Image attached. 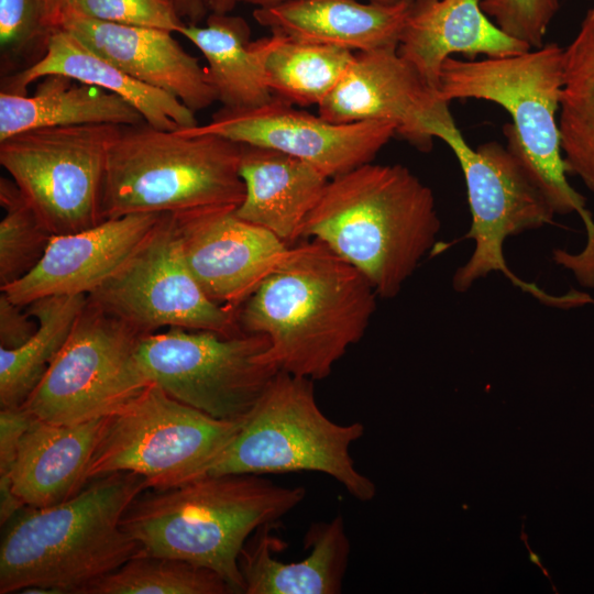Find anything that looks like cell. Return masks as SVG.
I'll list each match as a JSON object with an SVG mask.
<instances>
[{
	"mask_svg": "<svg viewBox=\"0 0 594 594\" xmlns=\"http://www.w3.org/2000/svg\"><path fill=\"white\" fill-rule=\"evenodd\" d=\"M62 29L133 78L163 90L197 112L217 101L198 58L166 30L117 24L65 13Z\"/></svg>",
	"mask_w": 594,
	"mask_h": 594,
	"instance_id": "18",
	"label": "cell"
},
{
	"mask_svg": "<svg viewBox=\"0 0 594 594\" xmlns=\"http://www.w3.org/2000/svg\"><path fill=\"white\" fill-rule=\"evenodd\" d=\"M121 125L34 129L0 141V164L53 235L101 221L107 153Z\"/></svg>",
	"mask_w": 594,
	"mask_h": 594,
	"instance_id": "10",
	"label": "cell"
},
{
	"mask_svg": "<svg viewBox=\"0 0 594 594\" xmlns=\"http://www.w3.org/2000/svg\"><path fill=\"white\" fill-rule=\"evenodd\" d=\"M21 306L0 294V348L14 349L25 343L36 331V320Z\"/></svg>",
	"mask_w": 594,
	"mask_h": 594,
	"instance_id": "36",
	"label": "cell"
},
{
	"mask_svg": "<svg viewBox=\"0 0 594 594\" xmlns=\"http://www.w3.org/2000/svg\"><path fill=\"white\" fill-rule=\"evenodd\" d=\"M143 337L87 297L67 341L22 407L61 425L113 414L150 383L139 363Z\"/></svg>",
	"mask_w": 594,
	"mask_h": 594,
	"instance_id": "12",
	"label": "cell"
},
{
	"mask_svg": "<svg viewBox=\"0 0 594 594\" xmlns=\"http://www.w3.org/2000/svg\"><path fill=\"white\" fill-rule=\"evenodd\" d=\"M263 334L226 337L168 328L142 338L139 363L151 383L216 419L244 421L277 373L260 361Z\"/></svg>",
	"mask_w": 594,
	"mask_h": 594,
	"instance_id": "11",
	"label": "cell"
},
{
	"mask_svg": "<svg viewBox=\"0 0 594 594\" xmlns=\"http://www.w3.org/2000/svg\"><path fill=\"white\" fill-rule=\"evenodd\" d=\"M0 288L28 275L42 260L53 234L23 199L12 179H0Z\"/></svg>",
	"mask_w": 594,
	"mask_h": 594,
	"instance_id": "32",
	"label": "cell"
},
{
	"mask_svg": "<svg viewBox=\"0 0 594 594\" xmlns=\"http://www.w3.org/2000/svg\"><path fill=\"white\" fill-rule=\"evenodd\" d=\"M234 206L173 215L186 263L206 295L238 311L290 249Z\"/></svg>",
	"mask_w": 594,
	"mask_h": 594,
	"instance_id": "16",
	"label": "cell"
},
{
	"mask_svg": "<svg viewBox=\"0 0 594 594\" xmlns=\"http://www.w3.org/2000/svg\"><path fill=\"white\" fill-rule=\"evenodd\" d=\"M482 0H414L397 52L438 90L443 62L454 53L474 59L506 57L531 50L492 23Z\"/></svg>",
	"mask_w": 594,
	"mask_h": 594,
	"instance_id": "19",
	"label": "cell"
},
{
	"mask_svg": "<svg viewBox=\"0 0 594 594\" xmlns=\"http://www.w3.org/2000/svg\"><path fill=\"white\" fill-rule=\"evenodd\" d=\"M559 0H482L483 12L507 35L530 48L543 45L547 29L559 10Z\"/></svg>",
	"mask_w": 594,
	"mask_h": 594,
	"instance_id": "34",
	"label": "cell"
},
{
	"mask_svg": "<svg viewBox=\"0 0 594 594\" xmlns=\"http://www.w3.org/2000/svg\"><path fill=\"white\" fill-rule=\"evenodd\" d=\"M186 24H198L210 13L209 0H167Z\"/></svg>",
	"mask_w": 594,
	"mask_h": 594,
	"instance_id": "37",
	"label": "cell"
},
{
	"mask_svg": "<svg viewBox=\"0 0 594 594\" xmlns=\"http://www.w3.org/2000/svg\"><path fill=\"white\" fill-rule=\"evenodd\" d=\"M59 29L62 15L54 0H0L1 77L40 62Z\"/></svg>",
	"mask_w": 594,
	"mask_h": 594,
	"instance_id": "31",
	"label": "cell"
},
{
	"mask_svg": "<svg viewBox=\"0 0 594 594\" xmlns=\"http://www.w3.org/2000/svg\"><path fill=\"white\" fill-rule=\"evenodd\" d=\"M563 85V48L543 44L520 54L481 61L448 57L438 92L442 100L483 99L503 107L556 215L576 212L590 243L594 221L585 199L568 182L558 117Z\"/></svg>",
	"mask_w": 594,
	"mask_h": 594,
	"instance_id": "7",
	"label": "cell"
},
{
	"mask_svg": "<svg viewBox=\"0 0 594 594\" xmlns=\"http://www.w3.org/2000/svg\"><path fill=\"white\" fill-rule=\"evenodd\" d=\"M88 300L143 336L162 328L241 333L238 311L211 300L190 272L173 215Z\"/></svg>",
	"mask_w": 594,
	"mask_h": 594,
	"instance_id": "13",
	"label": "cell"
},
{
	"mask_svg": "<svg viewBox=\"0 0 594 594\" xmlns=\"http://www.w3.org/2000/svg\"><path fill=\"white\" fill-rule=\"evenodd\" d=\"M86 594H234L216 572L190 562L138 553Z\"/></svg>",
	"mask_w": 594,
	"mask_h": 594,
	"instance_id": "30",
	"label": "cell"
},
{
	"mask_svg": "<svg viewBox=\"0 0 594 594\" xmlns=\"http://www.w3.org/2000/svg\"><path fill=\"white\" fill-rule=\"evenodd\" d=\"M265 59L271 94L300 107H317L343 78L355 53L345 48L299 42L272 33Z\"/></svg>",
	"mask_w": 594,
	"mask_h": 594,
	"instance_id": "29",
	"label": "cell"
},
{
	"mask_svg": "<svg viewBox=\"0 0 594 594\" xmlns=\"http://www.w3.org/2000/svg\"><path fill=\"white\" fill-rule=\"evenodd\" d=\"M179 130L276 150L314 165L332 178L373 162L396 134L397 127L377 120L334 123L273 96L255 108L222 107L210 122Z\"/></svg>",
	"mask_w": 594,
	"mask_h": 594,
	"instance_id": "14",
	"label": "cell"
},
{
	"mask_svg": "<svg viewBox=\"0 0 594 594\" xmlns=\"http://www.w3.org/2000/svg\"><path fill=\"white\" fill-rule=\"evenodd\" d=\"M205 56L206 79L217 101L227 109H249L267 102L271 94L265 78V59L274 35L251 41L245 19L210 12L206 25L185 24L178 32Z\"/></svg>",
	"mask_w": 594,
	"mask_h": 594,
	"instance_id": "25",
	"label": "cell"
},
{
	"mask_svg": "<svg viewBox=\"0 0 594 594\" xmlns=\"http://www.w3.org/2000/svg\"><path fill=\"white\" fill-rule=\"evenodd\" d=\"M244 421L216 419L148 383L106 422L87 479L131 472L147 490H167L209 473Z\"/></svg>",
	"mask_w": 594,
	"mask_h": 594,
	"instance_id": "9",
	"label": "cell"
},
{
	"mask_svg": "<svg viewBox=\"0 0 594 594\" xmlns=\"http://www.w3.org/2000/svg\"><path fill=\"white\" fill-rule=\"evenodd\" d=\"M65 13L177 33L186 24L167 0H69Z\"/></svg>",
	"mask_w": 594,
	"mask_h": 594,
	"instance_id": "33",
	"label": "cell"
},
{
	"mask_svg": "<svg viewBox=\"0 0 594 594\" xmlns=\"http://www.w3.org/2000/svg\"><path fill=\"white\" fill-rule=\"evenodd\" d=\"M306 496L264 475L207 474L167 490H145L130 504L122 528L139 553L169 557L209 569L234 594H244L240 552L256 529L277 521Z\"/></svg>",
	"mask_w": 594,
	"mask_h": 594,
	"instance_id": "4",
	"label": "cell"
},
{
	"mask_svg": "<svg viewBox=\"0 0 594 594\" xmlns=\"http://www.w3.org/2000/svg\"><path fill=\"white\" fill-rule=\"evenodd\" d=\"M145 490L142 476L114 472L92 479L61 504L21 508L1 526L0 594L30 587L86 594L140 552L121 521Z\"/></svg>",
	"mask_w": 594,
	"mask_h": 594,
	"instance_id": "2",
	"label": "cell"
},
{
	"mask_svg": "<svg viewBox=\"0 0 594 594\" xmlns=\"http://www.w3.org/2000/svg\"><path fill=\"white\" fill-rule=\"evenodd\" d=\"M164 215L131 213L53 235L38 264L0 290L21 307L50 296H88L140 249Z\"/></svg>",
	"mask_w": 594,
	"mask_h": 594,
	"instance_id": "17",
	"label": "cell"
},
{
	"mask_svg": "<svg viewBox=\"0 0 594 594\" xmlns=\"http://www.w3.org/2000/svg\"><path fill=\"white\" fill-rule=\"evenodd\" d=\"M87 296H50L28 305L37 329L22 345L0 348V408L21 407L67 341Z\"/></svg>",
	"mask_w": 594,
	"mask_h": 594,
	"instance_id": "28",
	"label": "cell"
},
{
	"mask_svg": "<svg viewBox=\"0 0 594 594\" xmlns=\"http://www.w3.org/2000/svg\"><path fill=\"white\" fill-rule=\"evenodd\" d=\"M377 297L362 273L314 240L290 246L239 308L238 321L242 332L267 338L263 364L321 381L362 339Z\"/></svg>",
	"mask_w": 594,
	"mask_h": 594,
	"instance_id": "1",
	"label": "cell"
},
{
	"mask_svg": "<svg viewBox=\"0 0 594 594\" xmlns=\"http://www.w3.org/2000/svg\"><path fill=\"white\" fill-rule=\"evenodd\" d=\"M414 0H286L257 7L254 20L286 38L370 52L398 47Z\"/></svg>",
	"mask_w": 594,
	"mask_h": 594,
	"instance_id": "20",
	"label": "cell"
},
{
	"mask_svg": "<svg viewBox=\"0 0 594 594\" xmlns=\"http://www.w3.org/2000/svg\"><path fill=\"white\" fill-rule=\"evenodd\" d=\"M441 229L432 190L400 164L366 163L329 179L301 237L346 261L380 298H395Z\"/></svg>",
	"mask_w": 594,
	"mask_h": 594,
	"instance_id": "3",
	"label": "cell"
},
{
	"mask_svg": "<svg viewBox=\"0 0 594 594\" xmlns=\"http://www.w3.org/2000/svg\"><path fill=\"white\" fill-rule=\"evenodd\" d=\"M239 175L245 191L237 216L290 246L301 238L304 223L330 179L300 158L250 144H241Z\"/></svg>",
	"mask_w": 594,
	"mask_h": 594,
	"instance_id": "23",
	"label": "cell"
},
{
	"mask_svg": "<svg viewBox=\"0 0 594 594\" xmlns=\"http://www.w3.org/2000/svg\"><path fill=\"white\" fill-rule=\"evenodd\" d=\"M334 123L389 121L421 152L432 148L440 124L452 120L442 100L396 47L355 53L343 78L318 106Z\"/></svg>",
	"mask_w": 594,
	"mask_h": 594,
	"instance_id": "15",
	"label": "cell"
},
{
	"mask_svg": "<svg viewBox=\"0 0 594 594\" xmlns=\"http://www.w3.org/2000/svg\"><path fill=\"white\" fill-rule=\"evenodd\" d=\"M41 79L31 96L0 92V141L42 128L145 122L132 105L103 88L62 74Z\"/></svg>",
	"mask_w": 594,
	"mask_h": 594,
	"instance_id": "26",
	"label": "cell"
},
{
	"mask_svg": "<svg viewBox=\"0 0 594 594\" xmlns=\"http://www.w3.org/2000/svg\"><path fill=\"white\" fill-rule=\"evenodd\" d=\"M51 74H62L120 96L154 128L175 131L198 125L195 112L176 97L133 78L64 29L53 34L40 62L1 77V91L25 96L30 84Z\"/></svg>",
	"mask_w": 594,
	"mask_h": 594,
	"instance_id": "24",
	"label": "cell"
},
{
	"mask_svg": "<svg viewBox=\"0 0 594 594\" xmlns=\"http://www.w3.org/2000/svg\"><path fill=\"white\" fill-rule=\"evenodd\" d=\"M240 154V143L217 134L121 125L107 153L102 218L238 207Z\"/></svg>",
	"mask_w": 594,
	"mask_h": 594,
	"instance_id": "5",
	"label": "cell"
},
{
	"mask_svg": "<svg viewBox=\"0 0 594 594\" xmlns=\"http://www.w3.org/2000/svg\"><path fill=\"white\" fill-rule=\"evenodd\" d=\"M54 1H55L56 7H57V10L61 13L62 19H63L64 12H65V10L67 8V4H68L69 0H54Z\"/></svg>",
	"mask_w": 594,
	"mask_h": 594,
	"instance_id": "41",
	"label": "cell"
},
{
	"mask_svg": "<svg viewBox=\"0 0 594 594\" xmlns=\"http://www.w3.org/2000/svg\"><path fill=\"white\" fill-rule=\"evenodd\" d=\"M274 525L256 529L240 552L244 594L341 593L351 551L342 516L312 524L304 538L305 549L311 552L288 563L274 558L286 547L271 534Z\"/></svg>",
	"mask_w": 594,
	"mask_h": 594,
	"instance_id": "21",
	"label": "cell"
},
{
	"mask_svg": "<svg viewBox=\"0 0 594 594\" xmlns=\"http://www.w3.org/2000/svg\"><path fill=\"white\" fill-rule=\"evenodd\" d=\"M283 1H286V0H238V2L251 4V6H254L255 8L272 6V4L280 3ZM367 1L375 2V3H383V4H392V3L397 2L398 0H367Z\"/></svg>",
	"mask_w": 594,
	"mask_h": 594,
	"instance_id": "39",
	"label": "cell"
},
{
	"mask_svg": "<svg viewBox=\"0 0 594 594\" xmlns=\"http://www.w3.org/2000/svg\"><path fill=\"white\" fill-rule=\"evenodd\" d=\"M506 144L487 142L472 148L454 120L442 123L436 138L453 151L461 166L471 211V227L464 239L474 250L452 278L454 290L466 292L490 273H503L514 285L542 302L579 305V294L556 297L518 278L504 257L505 240L554 222L556 212L535 173L513 123L503 128Z\"/></svg>",
	"mask_w": 594,
	"mask_h": 594,
	"instance_id": "6",
	"label": "cell"
},
{
	"mask_svg": "<svg viewBox=\"0 0 594 594\" xmlns=\"http://www.w3.org/2000/svg\"><path fill=\"white\" fill-rule=\"evenodd\" d=\"M363 433L362 424L340 425L321 411L312 380L277 372L208 474L319 472L369 502L375 484L350 453Z\"/></svg>",
	"mask_w": 594,
	"mask_h": 594,
	"instance_id": "8",
	"label": "cell"
},
{
	"mask_svg": "<svg viewBox=\"0 0 594 594\" xmlns=\"http://www.w3.org/2000/svg\"><path fill=\"white\" fill-rule=\"evenodd\" d=\"M107 417L61 425L33 416L22 435L11 483L12 494L29 507H48L77 495Z\"/></svg>",
	"mask_w": 594,
	"mask_h": 594,
	"instance_id": "22",
	"label": "cell"
},
{
	"mask_svg": "<svg viewBox=\"0 0 594 594\" xmlns=\"http://www.w3.org/2000/svg\"><path fill=\"white\" fill-rule=\"evenodd\" d=\"M524 527H525V526H524V524H522V529H521V535H520V536H521V539H522L524 542H525L526 548H527L528 551H529V559H530V561H531L532 563L537 564V565L541 569L542 573H543V574L548 578V580L550 581V576H549L547 570L544 569V566L541 564L539 557H538L536 553H534V552L530 550V548H529L528 540H527V536H526V534L524 532Z\"/></svg>",
	"mask_w": 594,
	"mask_h": 594,
	"instance_id": "40",
	"label": "cell"
},
{
	"mask_svg": "<svg viewBox=\"0 0 594 594\" xmlns=\"http://www.w3.org/2000/svg\"><path fill=\"white\" fill-rule=\"evenodd\" d=\"M237 3L238 0H209L210 12L230 13Z\"/></svg>",
	"mask_w": 594,
	"mask_h": 594,
	"instance_id": "38",
	"label": "cell"
},
{
	"mask_svg": "<svg viewBox=\"0 0 594 594\" xmlns=\"http://www.w3.org/2000/svg\"><path fill=\"white\" fill-rule=\"evenodd\" d=\"M33 416L22 406L0 408V525L3 526L22 507L12 494L11 476L19 441Z\"/></svg>",
	"mask_w": 594,
	"mask_h": 594,
	"instance_id": "35",
	"label": "cell"
},
{
	"mask_svg": "<svg viewBox=\"0 0 594 594\" xmlns=\"http://www.w3.org/2000/svg\"><path fill=\"white\" fill-rule=\"evenodd\" d=\"M566 174L594 193V7L563 48V85L558 116Z\"/></svg>",
	"mask_w": 594,
	"mask_h": 594,
	"instance_id": "27",
	"label": "cell"
}]
</instances>
